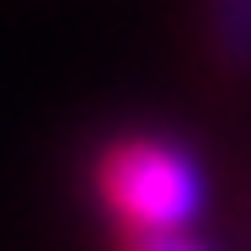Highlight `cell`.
<instances>
[{"label":"cell","instance_id":"3957f363","mask_svg":"<svg viewBox=\"0 0 251 251\" xmlns=\"http://www.w3.org/2000/svg\"><path fill=\"white\" fill-rule=\"evenodd\" d=\"M134 251H206L196 234H162V240H134Z\"/></svg>","mask_w":251,"mask_h":251},{"label":"cell","instance_id":"7a4b0ae2","mask_svg":"<svg viewBox=\"0 0 251 251\" xmlns=\"http://www.w3.org/2000/svg\"><path fill=\"white\" fill-rule=\"evenodd\" d=\"M206 45L229 73H251V0H206Z\"/></svg>","mask_w":251,"mask_h":251},{"label":"cell","instance_id":"6da1fadb","mask_svg":"<svg viewBox=\"0 0 251 251\" xmlns=\"http://www.w3.org/2000/svg\"><path fill=\"white\" fill-rule=\"evenodd\" d=\"M95 196L117 229L134 240L190 234L206 206V173L190 145L168 134H123L95 162Z\"/></svg>","mask_w":251,"mask_h":251}]
</instances>
